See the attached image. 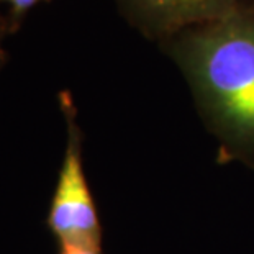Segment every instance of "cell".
I'll use <instances>...</instances> for the list:
<instances>
[{"instance_id":"cell-4","label":"cell","mask_w":254,"mask_h":254,"mask_svg":"<svg viewBox=\"0 0 254 254\" xmlns=\"http://www.w3.org/2000/svg\"><path fill=\"white\" fill-rule=\"evenodd\" d=\"M0 2L7 3V21H8V28L10 35L17 33L21 21L25 20V17L28 15L31 8H35L38 3L41 2H50V0H0Z\"/></svg>"},{"instance_id":"cell-2","label":"cell","mask_w":254,"mask_h":254,"mask_svg":"<svg viewBox=\"0 0 254 254\" xmlns=\"http://www.w3.org/2000/svg\"><path fill=\"white\" fill-rule=\"evenodd\" d=\"M58 100L67 127V146L46 223L59 246L100 248L102 225L95 200L85 179L82 131L77 125L72 94L69 90H61Z\"/></svg>"},{"instance_id":"cell-1","label":"cell","mask_w":254,"mask_h":254,"mask_svg":"<svg viewBox=\"0 0 254 254\" xmlns=\"http://www.w3.org/2000/svg\"><path fill=\"white\" fill-rule=\"evenodd\" d=\"M221 143V159L254 166V0L159 43Z\"/></svg>"},{"instance_id":"cell-5","label":"cell","mask_w":254,"mask_h":254,"mask_svg":"<svg viewBox=\"0 0 254 254\" xmlns=\"http://www.w3.org/2000/svg\"><path fill=\"white\" fill-rule=\"evenodd\" d=\"M10 35V28H8V21H7V15L0 13V71L5 67V64L8 61V51L5 48V40Z\"/></svg>"},{"instance_id":"cell-3","label":"cell","mask_w":254,"mask_h":254,"mask_svg":"<svg viewBox=\"0 0 254 254\" xmlns=\"http://www.w3.org/2000/svg\"><path fill=\"white\" fill-rule=\"evenodd\" d=\"M245 0H113L118 12L146 40L163 43L190 26L218 20Z\"/></svg>"},{"instance_id":"cell-6","label":"cell","mask_w":254,"mask_h":254,"mask_svg":"<svg viewBox=\"0 0 254 254\" xmlns=\"http://www.w3.org/2000/svg\"><path fill=\"white\" fill-rule=\"evenodd\" d=\"M59 254H102L100 248H74L59 246Z\"/></svg>"}]
</instances>
